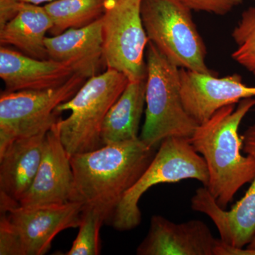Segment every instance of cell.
Returning a JSON list of instances; mask_svg holds the SVG:
<instances>
[{
  "label": "cell",
  "mask_w": 255,
  "mask_h": 255,
  "mask_svg": "<svg viewBox=\"0 0 255 255\" xmlns=\"http://www.w3.org/2000/svg\"><path fill=\"white\" fill-rule=\"evenodd\" d=\"M0 255H43L57 235L78 228L83 205L70 201L61 205H1Z\"/></svg>",
  "instance_id": "cell-5"
},
{
  "label": "cell",
  "mask_w": 255,
  "mask_h": 255,
  "mask_svg": "<svg viewBox=\"0 0 255 255\" xmlns=\"http://www.w3.org/2000/svg\"><path fill=\"white\" fill-rule=\"evenodd\" d=\"M145 105L146 79L129 82L104 120L101 131L103 145L139 138V127Z\"/></svg>",
  "instance_id": "cell-18"
},
{
  "label": "cell",
  "mask_w": 255,
  "mask_h": 255,
  "mask_svg": "<svg viewBox=\"0 0 255 255\" xmlns=\"http://www.w3.org/2000/svg\"><path fill=\"white\" fill-rule=\"evenodd\" d=\"M243 150L255 159V124L242 135ZM191 208L212 220L220 234V239L236 248L248 246L255 237V176L243 198L226 211L218 204L206 187L196 189L191 199Z\"/></svg>",
  "instance_id": "cell-10"
},
{
  "label": "cell",
  "mask_w": 255,
  "mask_h": 255,
  "mask_svg": "<svg viewBox=\"0 0 255 255\" xmlns=\"http://www.w3.org/2000/svg\"><path fill=\"white\" fill-rule=\"evenodd\" d=\"M189 179H196L207 187L209 171L204 157L196 152L189 138L167 137L161 142L149 167L117 206L111 224L119 231L137 227L141 222L139 201L146 191L157 184Z\"/></svg>",
  "instance_id": "cell-6"
},
{
  "label": "cell",
  "mask_w": 255,
  "mask_h": 255,
  "mask_svg": "<svg viewBox=\"0 0 255 255\" xmlns=\"http://www.w3.org/2000/svg\"><path fill=\"white\" fill-rule=\"evenodd\" d=\"M75 74L68 65L50 59H36L1 46L0 78L6 92L42 90L63 85Z\"/></svg>",
  "instance_id": "cell-16"
},
{
  "label": "cell",
  "mask_w": 255,
  "mask_h": 255,
  "mask_svg": "<svg viewBox=\"0 0 255 255\" xmlns=\"http://www.w3.org/2000/svg\"><path fill=\"white\" fill-rule=\"evenodd\" d=\"M15 1H18V2L28 3V4L40 5L43 4V3L51 2L54 0H15Z\"/></svg>",
  "instance_id": "cell-25"
},
{
  "label": "cell",
  "mask_w": 255,
  "mask_h": 255,
  "mask_svg": "<svg viewBox=\"0 0 255 255\" xmlns=\"http://www.w3.org/2000/svg\"><path fill=\"white\" fill-rule=\"evenodd\" d=\"M140 14L149 38L179 68L214 74L206 63L204 41L182 0H141Z\"/></svg>",
  "instance_id": "cell-7"
},
{
  "label": "cell",
  "mask_w": 255,
  "mask_h": 255,
  "mask_svg": "<svg viewBox=\"0 0 255 255\" xmlns=\"http://www.w3.org/2000/svg\"><path fill=\"white\" fill-rule=\"evenodd\" d=\"M255 106L253 97L218 110L199 124L189 138L196 152L202 155L209 171L206 189L218 204L226 209L241 187L255 176V159L241 153L243 139L238 133L246 114Z\"/></svg>",
  "instance_id": "cell-2"
},
{
  "label": "cell",
  "mask_w": 255,
  "mask_h": 255,
  "mask_svg": "<svg viewBox=\"0 0 255 255\" xmlns=\"http://www.w3.org/2000/svg\"><path fill=\"white\" fill-rule=\"evenodd\" d=\"M86 80L74 74L68 81L53 88L1 92L0 152L20 137L48 131L59 120L57 107L70 100Z\"/></svg>",
  "instance_id": "cell-8"
},
{
  "label": "cell",
  "mask_w": 255,
  "mask_h": 255,
  "mask_svg": "<svg viewBox=\"0 0 255 255\" xmlns=\"http://www.w3.org/2000/svg\"><path fill=\"white\" fill-rule=\"evenodd\" d=\"M140 4L141 0H107L102 17L106 67L124 74L129 82L147 77L144 54L149 38Z\"/></svg>",
  "instance_id": "cell-9"
},
{
  "label": "cell",
  "mask_w": 255,
  "mask_h": 255,
  "mask_svg": "<svg viewBox=\"0 0 255 255\" xmlns=\"http://www.w3.org/2000/svg\"><path fill=\"white\" fill-rule=\"evenodd\" d=\"M56 123L47 132L39 168L31 187L20 199V206L61 205L72 201L73 171Z\"/></svg>",
  "instance_id": "cell-12"
},
{
  "label": "cell",
  "mask_w": 255,
  "mask_h": 255,
  "mask_svg": "<svg viewBox=\"0 0 255 255\" xmlns=\"http://www.w3.org/2000/svg\"><path fill=\"white\" fill-rule=\"evenodd\" d=\"M141 139L116 142L70 156L71 201L95 210L110 223L117 206L149 167L156 152Z\"/></svg>",
  "instance_id": "cell-1"
},
{
  "label": "cell",
  "mask_w": 255,
  "mask_h": 255,
  "mask_svg": "<svg viewBox=\"0 0 255 255\" xmlns=\"http://www.w3.org/2000/svg\"><path fill=\"white\" fill-rule=\"evenodd\" d=\"M232 36L238 46L233 53V59L255 75V7L243 11Z\"/></svg>",
  "instance_id": "cell-20"
},
{
  "label": "cell",
  "mask_w": 255,
  "mask_h": 255,
  "mask_svg": "<svg viewBox=\"0 0 255 255\" xmlns=\"http://www.w3.org/2000/svg\"><path fill=\"white\" fill-rule=\"evenodd\" d=\"M145 105L140 138L152 148L156 149L167 137L190 138L199 127L183 105L180 68L150 41L147 50Z\"/></svg>",
  "instance_id": "cell-3"
},
{
  "label": "cell",
  "mask_w": 255,
  "mask_h": 255,
  "mask_svg": "<svg viewBox=\"0 0 255 255\" xmlns=\"http://www.w3.org/2000/svg\"></svg>",
  "instance_id": "cell-27"
},
{
  "label": "cell",
  "mask_w": 255,
  "mask_h": 255,
  "mask_svg": "<svg viewBox=\"0 0 255 255\" xmlns=\"http://www.w3.org/2000/svg\"><path fill=\"white\" fill-rule=\"evenodd\" d=\"M107 0H54L45 5L53 26L51 36L95 22L105 14Z\"/></svg>",
  "instance_id": "cell-19"
},
{
  "label": "cell",
  "mask_w": 255,
  "mask_h": 255,
  "mask_svg": "<svg viewBox=\"0 0 255 255\" xmlns=\"http://www.w3.org/2000/svg\"><path fill=\"white\" fill-rule=\"evenodd\" d=\"M247 249L255 250V237L254 239L252 241L251 243L248 245V247H247Z\"/></svg>",
  "instance_id": "cell-26"
},
{
  "label": "cell",
  "mask_w": 255,
  "mask_h": 255,
  "mask_svg": "<svg viewBox=\"0 0 255 255\" xmlns=\"http://www.w3.org/2000/svg\"><path fill=\"white\" fill-rule=\"evenodd\" d=\"M191 10L217 15L228 14L243 0H182Z\"/></svg>",
  "instance_id": "cell-22"
},
{
  "label": "cell",
  "mask_w": 255,
  "mask_h": 255,
  "mask_svg": "<svg viewBox=\"0 0 255 255\" xmlns=\"http://www.w3.org/2000/svg\"><path fill=\"white\" fill-rule=\"evenodd\" d=\"M220 239L200 220L176 223L162 216H152L138 255H216Z\"/></svg>",
  "instance_id": "cell-13"
},
{
  "label": "cell",
  "mask_w": 255,
  "mask_h": 255,
  "mask_svg": "<svg viewBox=\"0 0 255 255\" xmlns=\"http://www.w3.org/2000/svg\"><path fill=\"white\" fill-rule=\"evenodd\" d=\"M53 26L44 6L19 2L14 17L0 27L1 46L16 47L36 59H49L45 38Z\"/></svg>",
  "instance_id": "cell-17"
},
{
  "label": "cell",
  "mask_w": 255,
  "mask_h": 255,
  "mask_svg": "<svg viewBox=\"0 0 255 255\" xmlns=\"http://www.w3.org/2000/svg\"><path fill=\"white\" fill-rule=\"evenodd\" d=\"M105 223L102 216L95 210L83 208L78 236L65 255H100V228Z\"/></svg>",
  "instance_id": "cell-21"
},
{
  "label": "cell",
  "mask_w": 255,
  "mask_h": 255,
  "mask_svg": "<svg viewBox=\"0 0 255 255\" xmlns=\"http://www.w3.org/2000/svg\"><path fill=\"white\" fill-rule=\"evenodd\" d=\"M18 1L15 0H0V27L14 17L17 13Z\"/></svg>",
  "instance_id": "cell-23"
},
{
  "label": "cell",
  "mask_w": 255,
  "mask_h": 255,
  "mask_svg": "<svg viewBox=\"0 0 255 255\" xmlns=\"http://www.w3.org/2000/svg\"><path fill=\"white\" fill-rule=\"evenodd\" d=\"M216 255H255V250L236 248L225 244L220 239V243L216 248Z\"/></svg>",
  "instance_id": "cell-24"
},
{
  "label": "cell",
  "mask_w": 255,
  "mask_h": 255,
  "mask_svg": "<svg viewBox=\"0 0 255 255\" xmlns=\"http://www.w3.org/2000/svg\"><path fill=\"white\" fill-rule=\"evenodd\" d=\"M47 132L20 137L0 152V201L18 204L31 187L41 163Z\"/></svg>",
  "instance_id": "cell-15"
},
{
  "label": "cell",
  "mask_w": 255,
  "mask_h": 255,
  "mask_svg": "<svg viewBox=\"0 0 255 255\" xmlns=\"http://www.w3.org/2000/svg\"><path fill=\"white\" fill-rule=\"evenodd\" d=\"M128 79L117 70L107 69L89 78L70 100L57 107L68 118L57 122L58 132L70 156L97 150L103 146L101 131L111 107L123 93Z\"/></svg>",
  "instance_id": "cell-4"
},
{
  "label": "cell",
  "mask_w": 255,
  "mask_h": 255,
  "mask_svg": "<svg viewBox=\"0 0 255 255\" xmlns=\"http://www.w3.org/2000/svg\"><path fill=\"white\" fill-rule=\"evenodd\" d=\"M102 17L85 27L46 36L48 58L68 65L87 80L99 75L105 63Z\"/></svg>",
  "instance_id": "cell-14"
},
{
  "label": "cell",
  "mask_w": 255,
  "mask_h": 255,
  "mask_svg": "<svg viewBox=\"0 0 255 255\" xmlns=\"http://www.w3.org/2000/svg\"><path fill=\"white\" fill-rule=\"evenodd\" d=\"M180 80L184 109L199 124L226 106L255 97V87L245 85L238 74L219 78L214 74L180 68Z\"/></svg>",
  "instance_id": "cell-11"
}]
</instances>
